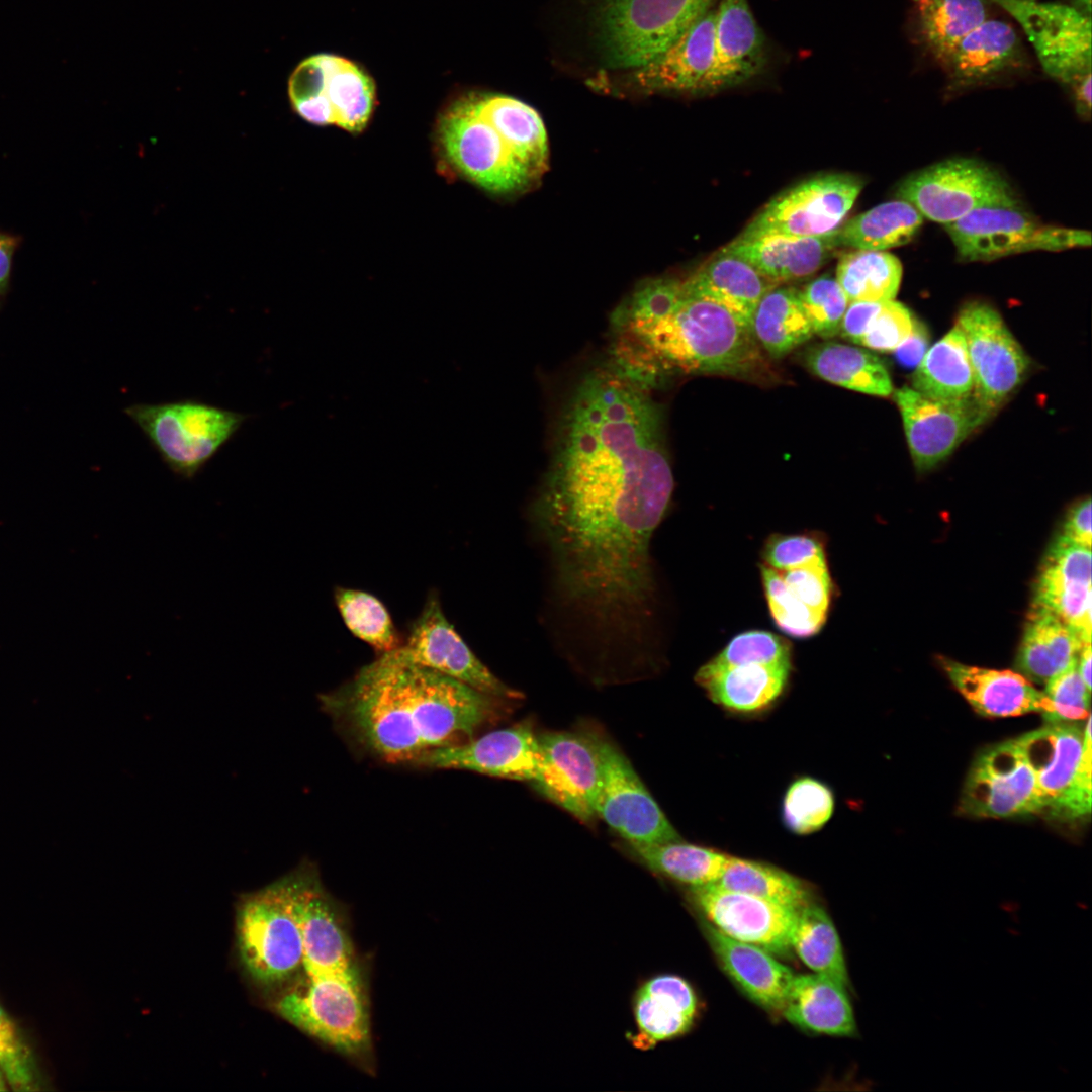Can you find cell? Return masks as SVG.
Masks as SVG:
<instances>
[{
    "label": "cell",
    "instance_id": "6da1fadb",
    "mask_svg": "<svg viewBox=\"0 0 1092 1092\" xmlns=\"http://www.w3.org/2000/svg\"><path fill=\"white\" fill-rule=\"evenodd\" d=\"M500 700L414 663L397 648L322 697L325 709L369 752L388 762L415 763L472 738Z\"/></svg>",
    "mask_w": 1092,
    "mask_h": 1092
},
{
    "label": "cell",
    "instance_id": "7a4b0ae2",
    "mask_svg": "<svg viewBox=\"0 0 1092 1092\" xmlns=\"http://www.w3.org/2000/svg\"><path fill=\"white\" fill-rule=\"evenodd\" d=\"M296 907L302 933L301 980L275 1003L276 1012L347 1056L370 1052L364 978L340 911L310 867L300 868Z\"/></svg>",
    "mask_w": 1092,
    "mask_h": 1092
},
{
    "label": "cell",
    "instance_id": "3957f363",
    "mask_svg": "<svg viewBox=\"0 0 1092 1092\" xmlns=\"http://www.w3.org/2000/svg\"><path fill=\"white\" fill-rule=\"evenodd\" d=\"M298 871L242 899L237 910L239 957L262 986L291 978L302 961V933L296 907Z\"/></svg>",
    "mask_w": 1092,
    "mask_h": 1092
},
{
    "label": "cell",
    "instance_id": "277c9868",
    "mask_svg": "<svg viewBox=\"0 0 1092 1092\" xmlns=\"http://www.w3.org/2000/svg\"><path fill=\"white\" fill-rule=\"evenodd\" d=\"M124 413L168 468L186 479L193 478L249 418L192 399L135 403Z\"/></svg>",
    "mask_w": 1092,
    "mask_h": 1092
},
{
    "label": "cell",
    "instance_id": "5b68a950",
    "mask_svg": "<svg viewBox=\"0 0 1092 1092\" xmlns=\"http://www.w3.org/2000/svg\"><path fill=\"white\" fill-rule=\"evenodd\" d=\"M717 0H601L599 41L608 62L637 68L669 48Z\"/></svg>",
    "mask_w": 1092,
    "mask_h": 1092
},
{
    "label": "cell",
    "instance_id": "8992f818",
    "mask_svg": "<svg viewBox=\"0 0 1092 1092\" xmlns=\"http://www.w3.org/2000/svg\"><path fill=\"white\" fill-rule=\"evenodd\" d=\"M438 140L447 161L487 191L517 193L538 179L480 111L475 95L461 98L445 111Z\"/></svg>",
    "mask_w": 1092,
    "mask_h": 1092
},
{
    "label": "cell",
    "instance_id": "52a82bcc",
    "mask_svg": "<svg viewBox=\"0 0 1092 1092\" xmlns=\"http://www.w3.org/2000/svg\"><path fill=\"white\" fill-rule=\"evenodd\" d=\"M1084 729L1051 722L1019 736L1035 774L1043 812L1078 819L1091 810V717Z\"/></svg>",
    "mask_w": 1092,
    "mask_h": 1092
},
{
    "label": "cell",
    "instance_id": "ba28073f",
    "mask_svg": "<svg viewBox=\"0 0 1092 1092\" xmlns=\"http://www.w3.org/2000/svg\"><path fill=\"white\" fill-rule=\"evenodd\" d=\"M288 95L293 110L304 120L359 132L371 117L375 88L356 64L322 54L305 59L295 68L289 78Z\"/></svg>",
    "mask_w": 1092,
    "mask_h": 1092
},
{
    "label": "cell",
    "instance_id": "9c48e42d",
    "mask_svg": "<svg viewBox=\"0 0 1092 1092\" xmlns=\"http://www.w3.org/2000/svg\"><path fill=\"white\" fill-rule=\"evenodd\" d=\"M1021 26L1044 72L1072 94L1091 87V16L1072 5L990 0Z\"/></svg>",
    "mask_w": 1092,
    "mask_h": 1092
},
{
    "label": "cell",
    "instance_id": "30bf717a",
    "mask_svg": "<svg viewBox=\"0 0 1092 1092\" xmlns=\"http://www.w3.org/2000/svg\"><path fill=\"white\" fill-rule=\"evenodd\" d=\"M896 197L923 217L943 224L982 206L1017 201L1009 184L988 165L950 159L913 173L900 182Z\"/></svg>",
    "mask_w": 1092,
    "mask_h": 1092
},
{
    "label": "cell",
    "instance_id": "8fae6325",
    "mask_svg": "<svg viewBox=\"0 0 1092 1092\" xmlns=\"http://www.w3.org/2000/svg\"><path fill=\"white\" fill-rule=\"evenodd\" d=\"M863 182L845 173L804 180L775 196L741 235L822 237L835 233L857 199Z\"/></svg>",
    "mask_w": 1092,
    "mask_h": 1092
},
{
    "label": "cell",
    "instance_id": "7c38bea8",
    "mask_svg": "<svg viewBox=\"0 0 1092 1092\" xmlns=\"http://www.w3.org/2000/svg\"><path fill=\"white\" fill-rule=\"evenodd\" d=\"M957 325L964 333L974 376L973 395L990 414L1024 380L1029 359L1000 313L982 301L966 304Z\"/></svg>",
    "mask_w": 1092,
    "mask_h": 1092
},
{
    "label": "cell",
    "instance_id": "4fadbf2b",
    "mask_svg": "<svg viewBox=\"0 0 1092 1092\" xmlns=\"http://www.w3.org/2000/svg\"><path fill=\"white\" fill-rule=\"evenodd\" d=\"M960 811L978 818H1012L1043 812L1035 774L1019 738L981 752L966 779Z\"/></svg>",
    "mask_w": 1092,
    "mask_h": 1092
},
{
    "label": "cell",
    "instance_id": "5bb4252c",
    "mask_svg": "<svg viewBox=\"0 0 1092 1092\" xmlns=\"http://www.w3.org/2000/svg\"><path fill=\"white\" fill-rule=\"evenodd\" d=\"M602 782L595 815L629 845H651L681 839L625 755L601 739Z\"/></svg>",
    "mask_w": 1092,
    "mask_h": 1092
},
{
    "label": "cell",
    "instance_id": "9a60e30c",
    "mask_svg": "<svg viewBox=\"0 0 1092 1092\" xmlns=\"http://www.w3.org/2000/svg\"><path fill=\"white\" fill-rule=\"evenodd\" d=\"M397 650L407 660L479 692L503 699L521 696L475 655L444 615L435 592L429 595Z\"/></svg>",
    "mask_w": 1092,
    "mask_h": 1092
},
{
    "label": "cell",
    "instance_id": "2e32d148",
    "mask_svg": "<svg viewBox=\"0 0 1092 1092\" xmlns=\"http://www.w3.org/2000/svg\"><path fill=\"white\" fill-rule=\"evenodd\" d=\"M913 463L918 471L934 468L990 417L974 395L935 399L903 386L894 393Z\"/></svg>",
    "mask_w": 1092,
    "mask_h": 1092
},
{
    "label": "cell",
    "instance_id": "e0dca14e",
    "mask_svg": "<svg viewBox=\"0 0 1092 1092\" xmlns=\"http://www.w3.org/2000/svg\"><path fill=\"white\" fill-rule=\"evenodd\" d=\"M542 761L532 783L542 795L581 821L595 817L602 782L601 738L580 732L538 735Z\"/></svg>",
    "mask_w": 1092,
    "mask_h": 1092
},
{
    "label": "cell",
    "instance_id": "ac0fdd59",
    "mask_svg": "<svg viewBox=\"0 0 1092 1092\" xmlns=\"http://www.w3.org/2000/svg\"><path fill=\"white\" fill-rule=\"evenodd\" d=\"M689 890L692 905L720 933L774 954L791 951L797 910L716 884Z\"/></svg>",
    "mask_w": 1092,
    "mask_h": 1092
},
{
    "label": "cell",
    "instance_id": "d6986e66",
    "mask_svg": "<svg viewBox=\"0 0 1092 1092\" xmlns=\"http://www.w3.org/2000/svg\"><path fill=\"white\" fill-rule=\"evenodd\" d=\"M541 761L538 735L528 723H522L434 750L416 763L533 783Z\"/></svg>",
    "mask_w": 1092,
    "mask_h": 1092
},
{
    "label": "cell",
    "instance_id": "ffe728a7",
    "mask_svg": "<svg viewBox=\"0 0 1092 1092\" xmlns=\"http://www.w3.org/2000/svg\"><path fill=\"white\" fill-rule=\"evenodd\" d=\"M1091 548L1059 535L1040 565L1032 603L1070 626L1084 643H1091Z\"/></svg>",
    "mask_w": 1092,
    "mask_h": 1092
},
{
    "label": "cell",
    "instance_id": "44dd1931",
    "mask_svg": "<svg viewBox=\"0 0 1092 1092\" xmlns=\"http://www.w3.org/2000/svg\"><path fill=\"white\" fill-rule=\"evenodd\" d=\"M716 3L669 48L634 68L636 88L648 92L713 93Z\"/></svg>",
    "mask_w": 1092,
    "mask_h": 1092
},
{
    "label": "cell",
    "instance_id": "7402d4cb",
    "mask_svg": "<svg viewBox=\"0 0 1092 1092\" xmlns=\"http://www.w3.org/2000/svg\"><path fill=\"white\" fill-rule=\"evenodd\" d=\"M714 92L741 85L768 66V39L747 0H717L714 33Z\"/></svg>",
    "mask_w": 1092,
    "mask_h": 1092
},
{
    "label": "cell",
    "instance_id": "603a6c76",
    "mask_svg": "<svg viewBox=\"0 0 1092 1092\" xmlns=\"http://www.w3.org/2000/svg\"><path fill=\"white\" fill-rule=\"evenodd\" d=\"M956 88L981 85L1028 66L1023 42L1008 22L988 18L963 38L941 63Z\"/></svg>",
    "mask_w": 1092,
    "mask_h": 1092
},
{
    "label": "cell",
    "instance_id": "cb8c5ba5",
    "mask_svg": "<svg viewBox=\"0 0 1092 1092\" xmlns=\"http://www.w3.org/2000/svg\"><path fill=\"white\" fill-rule=\"evenodd\" d=\"M836 232L822 237L740 234L721 250L744 259L770 282L781 285L813 275L825 265L841 249Z\"/></svg>",
    "mask_w": 1092,
    "mask_h": 1092
},
{
    "label": "cell",
    "instance_id": "d4e9b609",
    "mask_svg": "<svg viewBox=\"0 0 1092 1092\" xmlns=\"http://www.w3.org/2000/svg\"><path fill=\"white\" fill-rule=\"evenodd\" d=\"M705 937L722 970L752 1002L781 1013L795 974L770 951L731 939L702 920Z\"/></svg>",
    "mask_w": 1092,
    "mask_h": 1092
},
{
    "label": "cell",
    "instance_id": "484cf974",
    "mask_svg": "<svg viewBox=\"0 0 1092 1092\" xmlns=\"http://www.w3.org/2000/svg\"><path fill=\"white\" fill-rule=\"evenodd\" d=\"M941 664L960 694L983 716L1013 717L1039 712L1045 718L1052 711L1045 694L1019 672L967 665L949 659H943Z\"/></svg>",
    "mask_w": 1092,
    "mask_h": 1092
},
{
    "label": "cell",
    "instance_id": "4316f807",
    "mask_svg": "<svg viewBox=\"0 0 1092 1092\" xmlns=\"http://www.w3.org/2000/svg\"><path fill=\"white\" fill-rule=\"evenodd\" d=\"M944 226L960 259L988 261L1021 253L1038 224L1017 200L979 207Z\"/></svg>",
    "mask_w": 1092,
    "mask_h": 1092
},
{
    "label": "cell",
    "instance_id": "83f0119b",
    "mask_svg": "<svg viewBox=\"0 0 1092 1092\" xmlns=\"http://www.w3.org/2000/svg\"><path fill=\"white\" fill-rule=\"evenodd\" d=\"M792 666L756 663L723 664L709 660L695 675V681L723 709L739 714L767 710L783 695Z\"/></svg>",
    "mask_w": 1092,
    "mask_h": 1092
},
{
    "label": "cell",
    "instance_id": "f1b7e54d",
    "mask_svg": "<svg viewBox=\"0 0 1092 1092\" xmlns=\"http://www.w3.org/2000/svg\"><path fill=\"white\" fill-rule=\"evenodd\" d=\"M781 1014L814 1034L849 1037L857 1031L847 986L818 973L794 976Z\"/></svg>",
    "mask_w": 1092,
    "mask_h": 1092
},
{
    "label": "cell",
    "instance_id": "f546056e",
    "mask_svg": "<svg viewBox=\"0 0 1092 1092\" xmlns=\"http://www.w3.org/2000/svg\"><path fill=\"white\" fill-rule=\"evenodd\" d=\"M775 286L747 261L723 250L681 279L685 294L722 305L749 329L759 300Z\"/></svg>",
    "mask_w": 1092,
    "mask_h": 1092
},
{
    "label": "cell",
    "instance_id": "4dcf8cb0",
    "mask_svg": "<svg viewBox=\"0 0 1092 1092\" xmlns=\"http://www.w3.org/2000/svg\"><path fill=\"white\" fill-rule=\"evenodd\" d=\"M639 1046H652L686 1034L698 1012L696 993L684 978L661 974L645 981L633 998Z\"/></svg>",
    "mask_w": 1092,
    "mask_h": 1092
},
{
    "label": "cell",
    "instance_id": "1f68e13d",
    "mask_svg": "<svg viewBox=\"0 0 1092 1092\" xmlns=\"http://www.w3.org/2000/svg\"><path fill=\"white\" fill-rule=\"evenodd\" d=\"M1084 644L1080 636L1058 617L1031 606L1017 667L1030 681L1045 685L1077 663Z\"/></svg>",
    "mask_w": 1092,
    "mask_h": 1092
},
{
    "label": "cell",
    "instance_id": "d6a6232c",
    "mask_svg": "<svg viewBox=\"0 0 1092 1092\" xmlns=\"http://www.w3.org/2000/svg\"><path fill=\"white\" fill-rule=\"evenodd\" d=\"M803 361L819 378L846 389L882 397L893 392L885 364L862 348L825 341L809 347Z\"/></svg>",
    "mask_w": 1092,
    "mask_h": 1092
},
{
    "label": "cell",
    "instance_id": "836d02e7",
    "mask_svg": "<svg viewBox=\"0 0 1092 1092\" xmlns=\"http://www.w3.org/2000/svg\"><path fill=\"white\" fill-rule=\"evenodd\" d=\"M912 388L935 399L959 400L974 392V376L964 333L956 326L929 347L915 367Z\"/></svg>",
    "mask_w": 1092,
    "mask_h": 1092
},
{
    "label": "cell",
    "instance_id": "e575fe53",
    "mask_svg": "<svg viewBox=\"0 0 1092 1092\" xmlns=\"http://www.w3.org/2000/svg\"><path fill=\"white\" fill-rule=\"evenodd\" d=\"M475 99L480 111L539 179L547 169L549 157L546 128L539 113L507 95H475Z\"/></svg>",
    "mask_w": 1092,
    "mask_h": 1092
},
{
    "label": "cell",
    "instance_id": "d590c367",
    "mask_svg": "<svg viewBox=\"0 0 1092 1092\" xmlns=\"http://www.w3.org/2000/svg\"><path fill=\"white\" fill-rule=\"evenodd\" d=\"M750 329L759 346L774 359L787 356L814 335L797 288L783 284L761 297Z\"/></svg>",
    "mask_w": 1092,
    "mask_h": 1092
},
{
    "label": "cell",
    "instance_id": "8d00e7d4",
    "mask_svg": "<svg viewBox=\"0 0 1092 1092\" xmlns=\"http://www.w3.org/2000/svg\"><path fill=\"white\" fill-rule=\"evenodd\" d=\"M925 49L941 64L957 44L990 18V0H912Z\"/></svg>",
    "mask_w": 1092,
    "mask_h": 1092
},
{
    "label": "cell",
    "instance_id": "74e56055",
    "mask_svg": "<svg viewBox=\"0 0 1092 1092\" xmlns=\"http://www.w3.org/2000/svg\"><path fill=\"white\" fill-rule=\"evenodd\" d=\"M922 222L913 205L897 198L852 217L841 224L836 237L841 248L885 251L911 241Z\"/></svg>",
    "mask_w": 1092,
    "mask_h": 1092
},
{
    "label": "cell",
    "instance_id": "f35d334b",
    "mask_svg": "<svg viewBox=\"0 0 1092 1092\" xmlns=\"http://www.w3.org/2000/svg\"><path fill=\"white\" fill-rule=\"evenodd\" d=\"M634 855L655 874L689 889L716 884L730 855L681 839L651 845H630Z\"/></svg>",
    "mask_w": 1092,
    "mask_h": 1092
},
{
    "label": "cell",
    "instance_id": "ab89813d",
    "mask_svg": "<svg viewBox=\"0 0 1092 1092\" xmlns=\"http://www.w3.org/2000/svg\"><path fill=\"white\" fill-rule=\"evenodd\" d=\"M791 950L813 973L848 987L849 977L838 932L828 913L814 901L797 910Z\"/></svg>",
    "mask_w": 1092,
    "mask_h": 1092
},
{
    "label": "cell",
    "instance_id": "60d3db41",
    "mask_svg": "<svg viewBox=\"0 0 1092 1092\" xmlns=\"http://www.w3.org/2000/svg\"><path fill=\"white\" fill-rule=\"evenodd\" d=\"M716 885L794 910L814 901L809 885L800 878L768 863L735 856H730Z\"/></svg>",
    "mask_w": 1092,
    "mask_h": 1092
},
{
    "label": "cell",
    "instance_id": "b9f144b4",
    "mask_svg": "<svg viewBox=\"0 0 1092 1092\" xmlns=\"http://www.w3.org/2000/svg\"><path fill=\"white\" fill-rule=\"evenodd\" d=\"M835 278L848 303L888 301L898 293L902 265L886 251L853 250L840 257Z\"/></svg>",
    "mask_w": 1092,
    "mask_h": 1092
},
{
    "label": "cell",
    "instance_id": "7bdbcfd3",
    "mask_svg": "<svg viewBox=\"0 0 1092 1092\" xmlns=\"http://www.w3.org/2000/svg\"><path fill=\"white\" fill-rule=\"evenodd\" d=\"M334 600L347 629L368 644L377 655L398 648L402 639L385 605L361 589L337 587Z\"/></svg>",
    "mask_w": 1092,
    "mask_h": 1092
},
{
    "label": "cell",
    "instance_id": "ee69618b",
    "mask_svg": "<svg viewBox=\"0 0 1092 1092\" xmlns=\"http://www.w3.org/2000/svg\"><path fill=\"white\" fill-rule=\"evenodd\" d=\"M832 789L809 776L796 778L787 787L781 807L785 827L797 835L812 834L827 824L834 813Z\"/></svg>",
    "mask_w": 1092,
    "mask_h": 1092
},
{
    "label": "cell",
    "instance_id": "f6af8a7d",
    "mask_svg": "<svg viewBox=\"0 0 1092 1092\" xmlns=\"http://www.w3.org/2000/svg\"><path fill=\"white\" fill-rule=\"evenodd\" d=\"M760 572L768 609L777 627L795 638H808L818 633L827 616L792 598L777 570L761 564Z\"/></svg>",
    "mask_w": 1092,
    "mask_h": 1092
},
{
    "label": "cell",
    "instance_id": "bcb514c9",
    "mask_svg": "<svg viewBox=\"0 0 1092 1092\" xmlns=\"http://www.w3.org/2000/svg\"><path fill=\"white\" fill-rule=\"evenodd\" d=\"M797 291L814 335L823 339L839 335L848 300L836 278L823 274Z\"/></svg>",
    "mask_w": 1092,
    "mask_h": 1092
},
{
    "label": "cell",
    "instance_id": "7dc6e473",
    "mask_svg": "<svg viewBox=\"0 0 1092 1092\" xmlns=\"http://www.w3.org/2000/svg\"><path fill=\"white\" fill-rule=\"evenodd\" d=\"M0 1069L14 1091H37L41 1079L34 1055L13 1019L0 1005Z\"/></svg>",
    "mask_w": 1092,
    "mask_h": 1092
},
{
    "label": "cell",
    "instance_id": "c3c4849f",
    "mask_svg": "<svg viewBox=\"0 0 1092 1092\" xmlns=\"http://www.w3.org/2000/svg\"><path fill=\"white\" fill-rule=\"evenodd\" d=\"M712 659L723 664L792 666V647L789 641L775 633L749 630L733 637Z\"/></svg>",
    "mask_w": 1092,
    "mask_h": 1092
},
{
    "label": "cell",
    "instance_id": "681fc988",
    "mask_svg": "<svg viewBox=\"0 0 1092 1092\" xmlns=\"http://www.w3.org/2000/svg\"><path fill=\"white\" fill-rule=\"evenodd\" d=\"M777 571L794 599L813 611L828 615L833 596V582L826 558L792 569Z\"/></svg>",
    "mask_w": 1092,
    "mask_h": 1092
},
{
    "label": "cell",
    "instance_id": "f907efd6",
    "mask_svg": "<svg viewBox=\"0 0 1092 1092\" xmlns=\"http://www.w3.org/2000/svg\"><path fill=\"white\" fill-rule=\"evenodd\" d=\"M1077 663L1045 684L1043 693L1052 706L1045 717L1050 722L1086 720L1090 715L1091 690L1085 685Z\"/></svg>",
    "mask_w": 1092,
    "mask_h": 1092
},
{
    "label": "cell",
    "instance_id": "816d5d0a",
    "mask_svg": "<svg viewBox=\"0 0 1092 1092\" xmlns=\"http://www.w3.org/2000/svg\"><path fill=\"white\" fill-rule=\"evenodd\" d=\"M761 557L762 564L788 570L826 558L825 543L817 534H774L765 541Z\"/></svg>",
    "mask_w": 1092,
    "mask_h": 1092
},
{
    "label": "cell",
    "instance_id": "f5cc1de1",
    "mask_svg": "<svg viewBox=\"0 0 1092 1092\" xmlns=\"http://www.w3.org/2000/svg\"><path fill=\"white\" fill-rule=\"evenodd\" d=\"M914 320L902 303L894 299L883 301L859 346L879 352H894L910 335Z\"/></svg>",
    "mask_w": 1092,
    "mask_h": 1092
},
{
    "label": "cell",
    "instance_id": "db71d44e",
    "mask_svg": "<svg viewBox=\"0 0 1092 1092\" xmlns=\"http://www.w3.org/2000/svg\"><path fill=\"white\" fill-rule=\"evenodd\" d=\"M1090 245V232L1038 225L1027 240L1022 252L1063 251L1071 248L1089 247Z\"/></svg>",
    "mask_w": 1092,
    "mask_h": 1092
},
{
    "label": "cell",
    "instance_id": "11a10c76",
    "mask_svg": "<svg viewBox=\"0 0 1092 1092\" xmlns=\"http://www.w3.org/2000/svg\"><path fill=\"white\" fill-rule=\"evenodd\" d=\"M882 303L883 301L849 302L841 321L839 335L845 340L859 345L871 320L878 312Z\"/></svg>",
    "mask_w": 1092,
    "mask_h": 1092
},
{
    "label": "cell",
    "instance_id": "9f6ffc18",
    "mask_svg": "<svg viewBox=\"0 0 1092 1092\" xmlns=\"http://www.w3.org/2000/svg\"><path fill=\"white\" fill-rule=\"evenodd\" d=\"M1060 535L1071 542L1091 548V498L1089 496L1069 510Z\"/></svg>",
    "mask_w": 1092,
    "mask_h": 1092
},
{
    "label": "cell",
    "instance_id": "6f0895ef",
    "mask_svg": "<svg viewBox=\"0 0 1092 1092\" xmlns=\"http://www.w3.org/2000/svg\"><path fill=\"white\" fill-rule=\"evenodd\" d=\"M928 348L929 332L923 323L915 318L910 335L894 352L901 365L915 368Z\"/></svg>",
    "mask_w": 1092,
    "mask_h": 1092
},
{
    "label": "cell",
    "instance_id": "680465c9",
    "mask_svg": "<svg viewBox=\"0 0 1092 1092\" xmlns=\"http://www.w3.org/2000/svg\"><path fill=\"white\" fill-rule=\"evenodd\" d=\"M17 245L18 239L15 236L0 232V293L7 288Z\"/></svg>",
    "mask_w": 1092,
    "mask_h": 1092
},
{
    "label": "cell",
    "instance_id": "91938a15",
    "mask_svg": "<svg viewBox=\"0 0 1092 1092\" xmlns=\"http://www.w3.org/2000/svg\"><path fill=\"white\" fill-rule=\"evenodd\" d=\"M1091 643L1082 646L1078 655V670L1088 689L1091 690Z\"/></svg>",
    "mask_w": 1092,
    "mask_h": 1092
},
{
    "label": "cell",
    "instance_id": "94428289",
    "mask_svg": "<svg viewBox=\"0 0 1092 1092\" xmlns=\"http://www.w3.org/2000/svg\"><path fill=\"white\" fill-rule=\"evenodd\" d=\"M1073 7L1091 16V0H1070Z\"/></svg>",
    "mask_w": 1092,
    "mask_h": 1092
},
{
    "label": "cell",
    "instance_id": "6125c7cd",
    "mask_svg": "<svg viewBox=\"0 0 1092 1092\" xmlns=\"http://www.w3.org/2000/svg\"><path fill=\"white\" fill-rule=\"evenodd\" d=\"M7 1084L8 1083H7V1080L5 1078V1075L2 1072V1070L0 1069V1091H6L7 1090Z\"/></svg>",
    "mask_w": 1092,
    "mask_h": 1092
}]
</instances>
